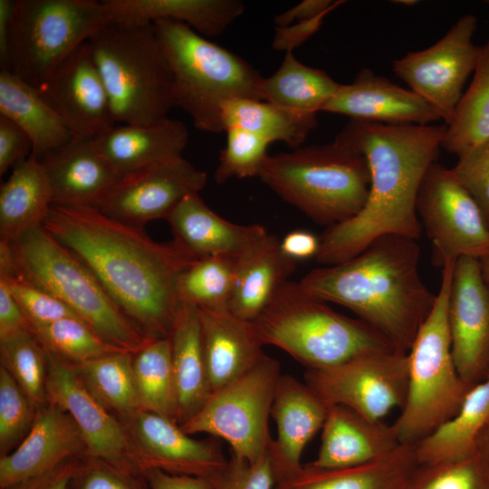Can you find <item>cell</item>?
Masks as SVG:
<instances>
[{
  "mask_svg": "<svg viewBox=\"0 0 489 489\" xmlns=\"http://www.w3.org/2000/svg\"><path fill=\"white\" fill-rule=\"evenodd\" d=\"M43 226L94 274L126 316L149 338L168 337L180 302L177 283L195 260L173 241L93 206L53 205Z\"/></svg>",
  "mask_w": 489,
  "mask_h": 489,
  "instance_id": "1",
  "label": "cell"
},
{
  "mask_svg": "<svg viewBox=\"0 0 489 489\" xmlns=\"http://www.w3.org/2000/svg\"><path fill=\"white\" fill-rule=\"evenodd\" d=\"M446 125H389L350 120L336 136L367 159V202L351 219L328 227L316 261L333 265L361 253L375 239L396 235L414 240L422 226L417 198L423 177L437 159Z\"/></svg>",
  "mask_w": 489,
  "mask_h": 489,
  "instance_id": "2",
  "label": "cell"
},
{
  "mask_svg": "<svg viewBox=\"0 0 489 489\" xmlns=\"http://www.w3.org/2000/svg\"><path fill=\"white\" fill-rule=\"evenodd\" d=\"M417 240L387 235L356 256L309 272L299 282L312 296L340 304L408 353L436 302L419 273Z\"/></svg>",
  "mask_w": 489,
  "mask_h": 489,
  "instance_id": "3",
  "label": "cell"
},
{
  "mask_svg": "<svg viewBox=\"0 0 489 489\" xmlns=\"http://www.w3.org/2000/svg\"><path fill=\"white\" fill-rule=\"evenodd\" d=\"M115 123L150 125L175 107L174 76L153 23L108 21L87 41Z\"/></svg>",
  "mask_w": 489,
  "mask_h": 489,
  "instance_id": "4",
  "label": "cell"
},
{
  "mask_svg": "<svg viewBox=\"0 0 489 489\" xmlns=\"http://www.w3.org/2000/svg\"><path fill=\"white\" fill-rule=\"evenodd\" d=\"M258 177L283 200L327 227L357 216L370 186L366 158L338 137L326 145L268 155Z\"/></svg>",
  "mask_w": 489,
  "mask_h": 489,
  "instance_id": "5",
  "label": "cell"
},
{
  "mask_svg": "<svg viewBox=\"0 0 489 489\" xmlns=\"http://www.w3.org/2000/svg\"><path fill=\"white\" fill-rule=\"evenodd\" d=\"M153 24L174 76L175 106L197 129L224 131L222 107L228 101H263L264 77L239 55L182 23L162 19Z\"/></svg>",
  "mask_w": 489,
  "mask_h": 489,
  "instance_id": "6",
  "label": "cell"
},
{
  "mask_svg": "<svg viewBox=\"0 0 489 489\" xmlns=\"http://www.w3.org/2000/svg\"><path fill=\"white\" fill-rule=\"evenodd\" d=\"M254 323L264 346L282 349L306 369L335 366L367 352L394 350L368 324L333 311L299 282L286 281Z\"/></svg>",
  "mask_w": 489,
  "mask_h": 489,
  "instance_id": "7",
  "label": "cell"
},
{
  "mask_svg": "<svg viewBox=\"0 0 489 489\" xmlns=\"http://www.w3.org/2000/svg\"><path fill=\"white\" fill-rule=\"evenodd\" d=\"M455 264L441 269L433 309L408 351L407 398L391 424L400 444L416 445L449 420L473 387L459 375L452 355L447 307Z\"/></svg>",
  "mask_w": 489,
  "mask_h": 489,
  "instance_id": "8",
  "label": "cell"
},
{
  "mask_svg": "<svg viewBox=\"0 0 489 489\" xmlns=\"http://www.w3.org/2000/svg\"><path fill=\"white\" fill-rule=\"evenodd\" d=\"M9 243L16 272L66 304L109 343L135 353L155 339L126 316L89 268L43 226Z\"/></svg>",
  "mask_w": 489,
  "mask_h": 489,
  "instance_id": "9",
  "label": "cell"
},
{
  "mask_svg": "<svg viewBox=\"0 0 489 489\" xmlns=\"http://www.w3.org/2000/svg\"><path fill=\"white\" fill-rule=\"evenodd\" d=\"M108 21L102 1L15 0L6 70L37 89Z\"/></svg>",
  "mask_w": 489,
  "mask_h": 489,
  "instance_id": "10",
  "label": "cell"
},
{
  "mask_svg": "<svg viewBox=\"0 0 489 489\" xmlns=\"http://www.w3.org/2000/svg\"><path fill=\"white\" fill-rule=\"evenodd\" d=\"M280 376L279 361L265 354L244 375L214 391L180 428L190 436L206 433L221 438L232 453L257 462L273 440L268 421Z\"/></svg>",
  "mask_w": 489,
  "mask_h": 489,
  "instance_id": "11",
  "label": "cell"
},
{
  "mask_svg": "<svg viewBox=\"0 0 489 489\" xmlns=\"http://www.w3.org/2000/svg\"><path fill=\"white\" fill-rule=\"evenodd\" d=\"M417 213L432 244V260L441 269L461 257L489 256V225L479 205L451 168L435 161L426 172Z\"/></svg>",
  "mask_w": 489,
  "mask_h": 489,
  "instance_id": "12",
  "label": "cell"
},
{
  "mask_svg": "<svg viewBox=\"0 0 489 489\" xmlns=\"http://www.w3.org/2000/svg\"><path fill=\"white\" fill-rule=\"evenodd\" d=\"M408 380V353L392 349L304 372V382L327 405L344 406L376 421H383L397 408H402Z\"/></svg>",
  "mask_w": 489,
  "mask_h": 489,
  "instance_id": "13",
  "label": "cell"
},
{
  "mask_svg": "<svg viewBox=\"0 0 489 489\" xmlns=\"http://www.w3.org/2000/svg\"><path fill=\"white\" fill-rule=\"evenodd\" d=\"M477 17H459L435 44L392 62L394 72L432 105L445 125L453 120L463 88L474 73L480 46L473 42Z\"/></svg>",
  "mask_w": 489,
  "mask_h": 489,
  "instance_id": "14",
  "label": "cell"
},
{
  "mask_svg": "<svg viewBox=\"0 0 489 489\" xmlns=\"http://www.w3.org/2000/svg\"><path fill=\"white\" fill-rule=\"evenodd\" d=\"M46 353L47 401L58 405L72 417L83 436L85 455L142 473L120 418L90 393L72 363L47 350Z\"/></svg>",
  "mask_w": 489,
  "mask_h": 489,
  "instance_id": "15",
  "label": "cell"
},
{
  "mask_svg": "<svg viewBox=\"0 0 489 489\" xmlns=\"http://www.w3.org/2000/svg\"><path fill=\"white\" fill-rule=\"evenodd\" d=\"M447 321L456 369L468 385L475 386L489 374V282L481 260H456Z\"/></svg>",
  "mask_w": 489,
  "mask_h": 489,
  "instance_id": "16",
  "label": "cell"
},
{
  "mask_svg": "<svg viewBox=\"0 0 489 489\" xmlns=\"http://www.w3.org/2000/svg\"><path fill=\"white\" fill-rule=\"evenodd\" d=\"M118 417L142 473L155 468L170 475L209 479L227 462L218 443L194 439L162 416L139 409Z\"/></svg>",
  "mask_w": 489,
  "mask_h": 489,
  "instance_id": "17",
  "label": "cell"
},
{
  "mask_svg": "<svg viewBox=\"0 0 489 489\" xmlns=\"http://www.w3.org/2000/svg\"><path fill=\"white\" fill-rule=\"evenodd\" d=\"M207 175L183 157L173 158L123 177L99 204L105 215L143 227L167 219L188 195L199 193Z\"/></svg>",
  "mask_w": 489,
  "mask_h": 489,
  "instance_id": "18",
  "label": "cell"
},
{
  "mask_svg": "<svg viewBox=\"0 0 489 489\" xmlns=\"http://www.w3.org/2000/svg\"><path fill=\"white\" fill-rule=\"evenodd\" d=\"M37 90L73 138H96L115 126L107 91L86 42Z\"/></svg>",
  "mask_w": 489,
  "mask_h": 489,
  "instance_id": "19",
  "label": "cell"
},
{
  "mask_svg": "<svg viewBox=\"0 0 489 489\" xmlns=\"http://www.w3.org/2000/svg\"><path fill=\"white\" fill-rule=\"evenodd\" d=\"M85 455L83 436L72 417L58 405L47 401L37 408L24 439L11 453L0 456V489Z\"/></svg>",
  "mask_w": 489,
  "mask_h": 489,
  "instance_id": "20",
  "label": "cell"
},
{
  "mask_svg": "<svg viewBox=\"0 0 489 489\" xmlns=\"http://www.w3.org/2000/svg\"><path fill=\"white\" fill-rule=\"evenodd\" d=\"M322 111L389 125H430L442 120L439 112L416 92L369 69L361 70L352 82L340 83Z\"/></svg>",
  "mask_w": 489,
  "mask_h": 489,
  "instance_id": "21",
  "label": "cell"
},
{
  "mask_svg": "<svg viewBox=\"0 0 489 489\" xmlns=\"http://www.w3.org/2000/svg\"><path fill=\"white\" fill-rule=\"evenodd\" d=\"M39 159L50 181L53 205L97 207L120 180L100 152L96 138H73Z\"/></svg>",
  "mask_w": 489,
  "mask_h": 489,
  "instance_id": "22",
  "label": "cell"
},
{
  "mask_svg": "<svg viewBox=\"0 0 489 489\" xmlns=\"http://www.w3.org/2000/svg\"><path fill=\"white\" fill-rule=\"evenodd\" d=\"M328 406L305 382L281 374L271 409L277 437L269 446L276 481L302 465V452L322 427Z\"/></svg>",
  "mask_w": 489,
  "mask_h": 489,
  "instance_id": "23",
  "label": "cell"
},
{
  "mask_svg": "<svg viewBox=\"0 0 489 489\" xmlns=\"http://www.w3.org/2000/svg\"><path fill=\"white\" fill-rule=\"evenodd\" d=\"M316 468H344L381 459L401 445L392 427L340 405H329Z\"/></svg>",
  "mask_w": 489,
  "mask_h": 489,
  "instance_id": "24",
  "label": "cell"
},
{
  "mask_svg": "<svg viewBox=\"0 0 489 489\" xmlns=\"http://www.w3.org/2000/svg\"><path fill=\"white\" fill-rule=\"evenodd\" d=\"M173 242L197 259L213 255L239 257L268 232L260 225H237L218 216L199 193L187 196L166 219Z\"/></svg>",
  "mask_w": 489,
  "mask_h": 489,
  "instance_id": "25",
  "label": "cell"
},
{
  "mask_svg": "<svg viewBox=\"0 0 489 489\" xmlns=\"http://www.w3.org/2000/svg\"><path fill=\"white\" fill-rule=\"evenodd\" d=\"M187 141L186 125L168 117L150 125L113 126L96 137L100 152L120 179L182 157Z\"/></svg>",
  "mask_w": 489,
  "mask_h": 489,
  "instance_id": "26",
  "label": "cell"
},
{
  "mask_svg": "<svg viewBox=\"0 0 489 489\" xmlns=\"http://www.w3.org/2000/svg\"><path fill=\"white\" fill-rule=\"evenodd\" d=\"M204 358L212 393L244 375L265 355L254 321L229 309L199 310Z\"/></svg>",
  "mask_w": 489,
  "mask_h": 489,
  "instance_id": "27",
  "label": "cell"
},
{
  "mask_svg": "<svg viewBox=\"0 0 489 489\" xmlns=\"http://www.w3.org/2000/svg\"><path fill=\"white\" fill-rule=\"evenodd\" d=\"M418 465L416 446L401 444L387 456L344 468H316L308 464L281 475L274 489H408Z\"/></svg>",
  "mask_w": 489,
  "mask_h": 489,
  "instance_id": "28",
  "label": "cell"
},
{
  "mask_svg": "<svg viewBox=\"0 0 489 489\" xmlns=\"http://www.w3.org/2000/svg\"><path fill=\"white\" fill-rule=\"evenodd\" d=\"M296 262L280 248V240L269 233L237 257L229 311L254 321L281 286L294 272Z\"/></svg>",
  "mask_w": 489,
  "mask_h": 489,
  "instance_id": "29",
  "label": "cell"
},
{
  "mask_svg": "<svg viewBox=\"0 0 489 489\" xmlns=\"http://www.w3.org/2000/svg\"><path fill=\"white\" fill-rule=\"evenodd\" d=\"M109 21L148 24L182 23L208 37L221 35L244 12L239 0H104Z\"/></svg>",
  "mask_w": 489,
  "mask_h": 489,
  "instance_id": "30",
  "label": "cell"
},
{
  "mask_svg": "<svg viewBox=\"0 0 489 489\" xmlns=\"http://www.w3.org/2000/svg\"><path fill=\"white\" fill-rule=\"evenodd\" d=\"M168 338L180 426L197 414L212 394L197 307L180 302Z\"/></svg>",
  "mask_w": 489,
  "mask_h": 489,
  "instance_id": "31",
  "label": "cell"
},
{
  "mask_svg": "<svg viewBox=\"0 0 489 489\" xmlns=\"http://www.w3.org/2000/svg\"><path fill=\"white\" fill-rule=\"evenodd\" d=\"M53 206L50 181L42 161L31 154L16 163L0 188V241L13 242L43 226Z\"/></svg>",
  "mask_w": 489,
  "mask_h": 489,
  "instance_id": "32",
  "label": "cell"
},
{
  "mask_svg": "<svg viewBox=\"0 0 489 489\" xmlns=\"http://www.w3.org/2000/svg\"><path fill=\"white\" fill-rule=\"evenodd\" d=\"M0 115L20 126L31 138L38 158L73 137L37 89L7 70L0 72Z\"/></svg>",
  "mask_w": 489,
  "mask_h": 489,
  "instance_id": "33",
  "label": "cell"
},
{
  "mask_svg": "<svg viewBox=\"0 0 489 489\" xmlns=\"http://www.w3.org/2000/svg\"><path fill=\"white\" fill-rule=\"evenodd\" d=\"M489 423V374L473 386L458 411L417 443L418 464L463 460L475 455L479 436Z\"/></svg>",
  "mask_w": 489,
  "mask_h": 489,
  "instance_id": "34",
  "label": "cell"
},
{
  "mask_svg": "<svg viewBox=\"0 0 489 489\" xmlns=\"http://www.w3.org/2000/svg\"><path fill=\"white\" fill-rule=\"evenodd\" d=\"M340 83L324 71L299 62L286 53L279 69L263 79V101L292 111L316 115L332 98Z\"/></svg>",
  "mask_w": 489,
  "mask_h": 489,
  "instance_id": "35",
  "label": "cell"
},
{
  "mask_svg": "<svg viewBox=\"0 0 489 489\" xmlns=\"http://www.w3.org/2000/svg\"><path fill=\"white\" fill-rule=\"evenodd\" d=\"M224 130L238 127L269 143L284 142L298 149L317 125L316 115L300 114L273 103L251 99H235L222 107Z\"/></svg>",
  "mask_w": 489,
  "mask_h": 489,
  "instance_id": "36",
  "label": "cell"
},
{
  "mask_svg": "<svg viewBox=\"0 0 489 489\" xmlns=\"http://www.w3.org/2000/svg\"><path fill=\"white\" fill-rule=\"evenodd\" d=\"M132 367L139 409L177 424V394L169 338L150 340L133 353Z\"/></svg>",
  "mask_w": 489,
  "mask_h": 489,
  "instance_id": "37",
  "label": "cell"
},
{
  "mask_svg": "<svg viewBox=\"0 0 489 489\" xmlns=\"http://www.w3.org/2000/svg\"><path fill=\"white\" fill-rule=\"evenodd\" d=\"M446 126L441 148L457 157L489 137V39L480 45L472 82Z\"/></svg>",
  "mask_w": 489,
  "mask_h": 489,
  "instance_id": "38",
  "label": "cell"
},
{
  "mask_svg": "<svg viewBox=\"0 0 489 489\" xmlns=\"http://www.w3.org/2000/svg\"><path fill=\"white\" fill-rule=\"evenodd\" d=\"M132 360V352L120 350L72 366L90 393L119 417L139 410Z\"/></svg>",
  "mask_w": 489,
  "mask_h": 489,
  "instance_id": "39",
  "label": "cell"
},
{
  "mask_svg": "<svg viewBox=\"0 0 489 489\" xmlns=\"http://www.w3.org/2000/svg\"><path fill=\"white\" fill-rule=\"evenodd\" d=\"M237 257L213 255L195 259L179 275L177 293L180 302L199 310L228 309Z\"/></svg>",
  "mask_w": 489,
  "mask_h": 489,
  "instance_id": "40",
  "label": "cell"
},
{
  "mask_svg": "<svg viewBox=\"0 0 489 489\" xmlns=\"http://www.w3.org/2000/svg\"><path fill=\"white\" fill-rule=\"evenodd\" d=\"M30 330L45 350L72 364L125 350L106 341L90 325L77 317L30 325Z\"/></svg>",
  "mask_w": 489,
  "mask_h": 489,
  "instance_id": "41",
  "label": "cell"
},
{
  "mask_svg": "<svg viewBox=\"0 0 489 489\" xmlns=\"http://www.w3.org/2000/svg\"><path fill=\"white\" fill-rule=\"evenodd\" d=\"M0 361L36 408L47 402V353L31 331L0 340Z\"/></svg>",
  "mask_w": 489,
  "mask_h": 489,
  "instance_id": "42",
  "label": "cell"
},
{
  "mask_svg": "<svg viewBox=\"0 0 489 489\" xmlns=\"http://www.w3.org/2000/svg\"><path fill=\"white\" fill-rule=\"evenodd\" d=\"M408 489H489V472L476 455L453 462L418 464Z\"/></svg>",
  "mask_w": 489,
  "mask_h": 489,
  "instance_id": "43",
  "label": "cell"
},
{
  "mask_svg": "<svg viewBox=\"0 0 489 489\" xmlns=\"http://www.w3.org/2000/svg\"><path fill=\"white\" fill-rule=\"evenodd\" d=\"M226 144L221 150L215 172L217 183L222 184L232 177H258L267 158L270 144L260 136L238 127L225 130Z\"/></svg>",
  "mask_w": 489,
  "mask_h": 489,
  "instance_id": "44",
  "label": "cell"
},
{
  "mask_svg": "<svg viewBox=\"0 0 489 489\" xmlns=\"http://www.w3.org/2000/svg\"><path fill=\"white\" fill-rule=\"evenodd\" d=\"M37 408L0 366V456L14 450L34 423Z\"/></svg>",
  "mask_w": 489,
  "mask_h": 489,
  "instance_id": "45",
  "label": "cell"
},
{
  "mask_svg": "<svg viewBox=\"0 0 489 489\" xmlns=\"http://www.w3.org/2000/svg\"><path fill=\"white\" fill-rule=\"evenodd\" d=\"M0 282L14 297L30 325L46 324L67 317L79 318L66 304L28 281L16 270L0 275Z\"/></svg>",
  "mask_w": 489,
  "mask_h": 489,
  "instance_id": "46",
  "label": "cell"
},
{
  "mask_svg": "<svg viewBox=\"0 0 489 489\" xmlns=\"http://www.w3.org/2000/svg\"><path fill=\"white\" fill-rule=\"evenodd\" d=\"M70 489H151L141 472L121 469L99 458H78Z\"/></svg>",
  "mask_w": 489,
  "mask_h": 489,
  "instance_id": "47",
  "label": "cell"
},
{
  "mask_svg": "<svg viewBox=\"0 0 489 489\" xmlns=\"http://www.w3.org/2000/svg\"><path fill=\"white\" fill-rule=\"evenodd\" d=\"M208 480L211 489H274L276 475L269 448L254 464L231 452L225 465Z\"/></svg>",
  "mask_w": 489,
  "mask_h": 489,
  "instance_id": "48",
  "label": "cell"
},
{
  "mask_svg": "<svg viewBox=\"0 0 489 489\" xmlns=\"http://www.w3.org/2000/svg\"><path fill=\"white\" fill-rule=\"evenodd\" d=\"M451 169L474 197L489 225V137L458 157Z\"/></svg>",
  "mask_w": 489,
  "mask_h": 489,
  "instance_id": "49",
  "label": "cell"
},
{
  "mask_svg": "<svg viewBox=\"0 0 489 489\" xmlns=\"http://www.w3.org/2000/svg\"><path fill=\"white\" fill-rule=\"evenodd\" d=\"M33 153L29 135L15 122L0 115V175Z\"/></svg>",
  "mask_w": 489,
  "mask_h": 489,
  "instance_id": "50",
  "label": "cell"
},
{
  "mask_svg": "<svg viewBox=\"0 0 489 489\" xmlns=\"http://www.w3.org/2000/svg\"><path fill=\"white\" fill-rule=\"evenodd\" d=\"M330 12L312 19L297 22L284 27H276L272 46L274 50L292 53V51L313 35L321 27Z\"/></svg>",
  "mask_w": 489,
  "mask_h": 489,
  "instance_id": "51",
  "label": "cell"
},
{
  "mask_svg": "<svg viewBox=\"0 0 489 489\" xmlns=\"http://www.w3.org/2000/svg\"><path fill=\"white\" fill-rule=\"evenodd\" d=\"M31 331L20 305L4 283L0 282V340Z\"/></svg>",
  "mask_w": 489,
  "mask_h": 489,
  "instance_id": "52",
  "label": "cell"
},
{
  "mask_svg": "<svg viewBox=\"0 0 489 489\" xmlns=\"http://www.w3.org/2000/svg\"><path fill=\"white\" fill-rule=\"evenodd\" d=\"M78 458L66 460L44 474L4 489H70L71 478Z\"/></svg>",
  "mask_w": 489,
  "mask_h": 489,
  "instance_id": "53",
  "label": "cell"
},
{
  "mask_svg": "<svg viewBox=\"0 0 489 489\" xmlns=\"http://www.w3.org/2000/svg\"><path fill=\"white\" fill-rule=\"evenodd\" d=\"M280 248L295 262L315 258L320 250V238L305 230H294L280 240Z\"/></svg>",
  "mask_w": 489,
  "mask_h": 489,
  "instance_id": "54",
  "label": "cell"
},
{
  "mask_svg": "<svg viewBox=\"0 0 489 489\" xmlns=\"http://www.w3.org/2000/svg\"><path fill=\"white\" fill-rule=\"evenodd\" d=\"M343 1L303 0L285 12L276 15L273 22L276 27H284L292 23L312 19L323 13L331 12Z\"/></svg>",
  "mask_w": 489,
  "mask_h": 489,
  "instance_id": "55",
  "label": "cell"
},
{
  "mask_svg": "<svg viewBox=\"0 0 489 489\" xmlns=\"http://www.w3.org/2000/svg\"><path fill=\"white\" fill-rule=\"evenodd\" d=\"M143 474L151 489H211L209 480L202 477L170 475L155 468Z\"/></svg>",
  "mask_w": 489,
  "mask_h": 489,
  "instance_id": "56",
  "label": "cell"
},
{
  "mask_svg": "<svg viewBox=\"0 0 489 489\" xmlns=\"http://www.w3.org/2000/svg\"><path fill=\"white\" fill-rule=\"evenodd\" d=\"M15 0H0V63L1 70L8 66V48Z\"/></svg>",
  "mask_w": 489,
  "mask_h": 489,
  "instance_id": "57",
  "label": "cell"
},
{
  "mask_svg": "<svg viewBox=\"0 0 489 489\" xmlns=\"http://www.w3.org/2000/svg\"><path fill=\"white\" fill-rule=\"evenodd\" d=\"M475 455L489 472V423L478 437Z\"/></svg>",
  "mask_w": 489,
  "mask_h": 489,
  "instance_id": "58",
  "label": "cell"
},
{
  "mask_svg": "<svg viewBox=\"0 0 489 489\" xmlns=\"http://www.w3.org/2000/svg\"><path fill=\"white\" fill-rule=\"evenodd\" d=\"M481 264L484 277L489 282V256L482 259Z\"/></svg>",
  "mask_w": 489,
  "mask_h": 489,
  "instance_id": "59",
  "label": "cell"
},
{
  "mask_svg": "<svg viewBox=\"0 0 489 489\" xmlns=\"http://www.w3.org/2000/svg\"><path fill=\"white\" fill-rule=\"evenodd\" d=\"M393 2L398 5H406V6H412L418 3L416 0H398V1H393Z\"/></svg>",
  "mask_w": 489,
  "mask_h": 489,
  "instance_id": "60",
  "label": "cell"
}]
</instances>
